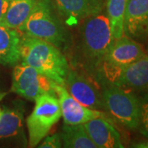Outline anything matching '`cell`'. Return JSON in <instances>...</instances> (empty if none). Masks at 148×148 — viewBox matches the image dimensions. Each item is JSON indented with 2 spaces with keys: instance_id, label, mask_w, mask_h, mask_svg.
Returning <instances> with one entry per match:
<instances>
[{
  "instance_id": "obj_17",
  "label": "cell",
  "mask_w": 148,
  "mask_h": 148,
  "mask_svg": "<svg viewBox=\"0 0 148 148\" xmlns=\"http://www.w3.org/2000/svg\"><path fill=\"white\" fill-rule=\"evenodd\" d=\"M36 2L37 0H12L2 24L19 31Z\"/></svg>"
},
{
  "instance_id": "obj_20",
  "label": "cell",
  "mask_w": 148,
  "mask_h": 148,
  "mask_svg": "<svg viewBox=\"0 0 148 148\" xmlns=\"http://www.w3.org/2000/svg\"><path fill=\"white\" fill-rule=\"evenodd\" d=\"M43 143L38 146L39 147L42 148H59L63 147L62 140L60 138V134L55 133L51 136H48L44 138Z\"/></svg>"
},
{
  "instance_id": "obj_19",
  "label": "cell",
  "mask_w": 148,
  "mask_h": 148,
  "mask_svg": "<svg viewBox=\"0 0 148 148\" xmlns=\"http://www.w3.org/2000/svg\"><path fill=\"white\" fill-rule=\"evenodd\" d=\"M138 129L148 138V91L139 98V123Z\"/></svg>"
},
{
  "instance_id": "obj_14",
  "label": "cell",
  "mask_w": 148,
  "mask_h": 148,
  "mask_svg": "<svg viewBox=\"0 0 148 148\" xmlns=\"http://www.w3.org/2000/svg\"><path fill=\"white\" fill-rule=\"evenodd\" d=\"M21 32L0 23V64L15 66L21 60Z\"/></svg>"
},
{
  "instance_id": "obj_22",
  "label": "cell",
  "mask_w": 148,
  "mask_h": 148,
  "mask_svg": "<svg viewBox=\"0 0 148 148\" xmlns=\"http://www.w3.org/2000/svg\"><path fill=\"white\" fill-rule=\"evenodd\" d=\"M133 147H135L148 148V141H145V142H141V143H136V144L133 145Z\"/></svg>"
},
{
  "instance_id": "obj_8",
  "label": "cell",
  "mask_w": 148,
  "mask_h": 148,
  "mask_svg": "<svg viewBox=\"0 0 148 148\" xmlns=\"http://www.w3.org/2000/svg\"><path fill=\"white\" fill-rule=\"evenodd\" d=\"M64 86L82 105L96 110H105L101 87L84 74L69 68Z\"/></svg>"
},
{
  "instance_id": "obj_15",
  "label": "cell",
  "mask_w": 148,
  "mask_h": 148,
  "mask_svg": "<svg viewBox=\"0 0 148 148\" xmlns=\"http://www.w3.org/2000/svg\"><path fill=\"white\" fill-rule=\"evenodd\" d=\"M23 110L16 106L4 108L0 114V139L16 137L22 132Z\"/></svg>"
},
{
  "instance_id": "obj_24",
  "label": "cell",
  "mask_w": 148,
  "mask_h": 148,
  "mask_svg": "<svg viewBox=\"0 0 148 148\" xmlns=\"http://www.w3.org/2000/svg\"><path fill=\"white\" fill-rule=\"evenodd\" d=\"M0 114H1V110H0Z\"/></svg>"
},
{
  "instance_id": "obj_23",
  "label": "cell",
  "mask_w": 148,
  "mask_h": 148,
  "mask_svg": "<svg viewBox=\"0 0 148 148\" xmlns=\"http://www.w3.org/2000/svg\"><path fill=\"white\" fill-rule=\"evenodd\" d=\"M2 94V92H1V85H0V95Z\"/></svg>"
},
{
  "instance_id": "obj_3",
  "label": "cell",
  "mask_w": 148,
  "mask_h": 148,
  "mask_svg": "<svg viewBox=\"0 0 148 148\" xmlns=\"http://www.w3.org/2000/svg\"><path fill=\"white\" fill-rule=\"evenodd\" d=\"M19 32L52 44L59 49L69 47V36L52 0H37Z\"/></svg>"
},
{
  "instance_id": "obj_2",
  "label": "cell",
  "mask_w": 148,
  "mask_h": 148,
  "mask_svg": "<svg viewBox=\"0 0 148 148\" xmlns=\"http://www.w3.org/2000/svg\"><path fill=\"white\" fill-rule=\"evenodd\" d=\"M20 55L21 64L31 66L54 82L64 86L69 66L61 49L21 32Z\"/></svg>"
},
{
  "instance_id": "obj_11",
  "label": "cell",
  "mask_w": 148,
  "mask_h": 148,
  "mask_svg": "<svg viewBox=\"0 0 148 148\" xmlns=\"http://www.w3.org/2000/svg\"><path fill=\"white\" fill-rule=\"evenodd\" d=\"M56 8L67 24L73 25L101 12L104 0H54Z\"/></svg>"
},
{
  "instance_id": "obj_13",
  "label": "cell",
  "mask_w": 148,
  "mask_h": 148,
  "mask_svg": "<svg viewBox=\"0 0 148 148\" xmlns=\"http://www.w3.org/2000/svg\"><path fill=\"white\" fill-rule=\"evenodd\" d=\"M97 148H123L119 132L105 117H97L83 123Z\"/></svg>"
},
{
  "instance_id": "obj_9",
  "label": "cell",
  "mask_w": 148,
  "mask_h": 148,
  "mask_svg": "<svg viewBox=\"0 0 148 148\" xmlns=\"http://www.w3.org/2000/svg\"><path fill=\"white\" fill-rule=\"evenodd\" d=\"M53 91L58 97L62 117L66 124H83L97 117H105L101 110H92L82 105L69 94L63 85L54 82Z\"/></svg>"
},
{
  "instance_id": "obj_4",
  "label": "cell",
  "mask_w": 148,
  "mask_h": 148,
  "mask_svg": "<svg viewBox=\"0 0 148 148\" xmlns=\"http://www.w3.org/2000/svg\"><path fill=\"white\" fill-rule=\"evenodd\" d=\"M95 80L101 87L105 110L123 126L137 129L139 123V98L131 90L110 83L101 77Z\"/></svg>"
},
{
  "instance_id": "obj_10",
  "label": "cell",
  "mask_w": 148,
  "mask_h": 148,
  "mask_svg": "<svg viewBox=\"0 0 148 148\" xmlns=\"http://www.w3.org/2000/svg\"><path fill=\"white\" fill-rule=\"evenodd\" d=\"M146 54L143 46L132 38L123 35L112 43L102 64L125 66L138 60Z\"/></svg>"
},
{
  "instance_id": "obj_18",
  "label": "cell",
  "mask_w": 148,
  "mask_h": 148,
  "mask_svg": "<svg viewBox=\"0 0 148 148\" xmlns=\"http://www.w3.org/2000/svg\"><path fill=\"white\" fill-rule=\"evenodd\" d=\"M127 0H107L106 14L110 22L111 32L114 40L124 35V12Z\"/></svg>"
},
{
  "instance_id": "obj_5",
  "label": "cell",
  "mask_w": 148,
  "mask_h": 148,
  "mask_svg": "<svg viewBox=\"0 0 148 148\" xmlns=\"http://www.w3.org/2000/svg\"><path fill=\"white\" fill-rule=\"evenodd\" d=\"M36 106L27 119L29 146L37 147L62 117L55 93H45L36 99Z\"/></svg>"
},
{
  "instance_id": "obj_7",
  "label": "cell",
  "mask_w": 148,
  "mask_h": 148,
  "mask_svg": "<svg viewBox=\"0 0 148 148\" xmlns=\"http://www.w3.org/2000/svg\"><path fill=\"white\" fill-rule=\"evenodd\" d=\"M54 82L27 64L15 65L12 72V90L29 101H36L45 93H54Z\"/></svg>"
},
{
  "instance_id": "obj_16",
  "label": "cell",
  "mask_w": 148,
  "mask_h": 148,
  "mask_svg": "<svg viewBox=\"0 0 148 148\" xmlns=\"http://www.w3.org/2000/svg\"><path fill=\"white\" fill-rule=\"evenodd\" d=\"M63 147L66 148H97L83 124L64 123L60 133Z\"/></svg>"
},
{
  "instance_id": "obj_12",
  "label": "cell",
  "mask_w": 148,
  "mask_h": 148,
  "mask_svg": "<svg viewBox=\"0 0 148 148\" xmlns=\"http://www.w3.org/2000/svg\"><path fill=\"white\" fill-rule=\"evenodd\" d=\"M123 28L124 35L132 39L148 36V0H127Z\"/></svg>"
},
{
  "instance_id": "obj_6",
  "label": "cell",
  "mask_w": 148,
  "mask_h": 148,
  "mask_svg": "<svg viewBox=\"0 0 148 148\" xmlns=\"http://www.w3.org/2000/svg\"><path fill=\"white\" fill-rule=\"evenodd\" d=\"M96 77L128 90L147 89L148 54L125 66L102 64Z\"/></svg>"
},
{
  "instance_id": "obj_21",
  "label": "cell",
  "mask_w": 148,
  "mask_h": 148,
  "mask_svg": "<svg viewBox=\"0 0 148 148\" xmlns=\"http://www.w3.org/2000/svg\"><path fill=\"white\" fill-rule=\"evenodd\" d=\"M12 0H0V23H3Z\"/></svg>"
},
{
  "instance_id": "obj_1",
  "label": "cell",
  "mask_w": 148,
  "mask_h": 148,
  "mask_svg": "<svg viewBox=\"0 0 148 148\" xmlns=\"http://www.w3.org/2000/svg\"><path fill=\"white\" fill-rule=\"evenodd\" d=\"M114 40L110 22L106 13L101 12L82 20L77 45L80 60L94 78Z\"/></svg>"
}]
</instances>
